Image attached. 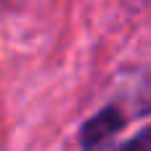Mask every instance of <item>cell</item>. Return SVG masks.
<instances>
[{
	"instance_id": "cell-1",
	"label": "cell",
	"mask_w": 151,
	"mask_h": 151,
	"mask_svg": "<svg viewBox=\"0 0 151 151\" xmlns=\"http://www.w3.org/2000/svg\"><path fill=\"white\" fill-rule=\"evenodd\" d=\"M122 125H125V117L114 106H109L101 114H96L82 127V146H85V151H98L109 138H114V133L122 130Z\"/></svg>"
},
{
	"instance_id": "cell-2",
	"label": "cell",
	"mask_w": 151,
	"mask_h": 151,
	"mask_svg": "<svg viewBox=\"0 0 151 151\" xmlns=\"http://www.w3.org/2000/svg\"><path fill=\"white\" fill-rule=\"evenodd\" d=\"M114 151H151V125L143 127L135 138H130V141H125L122 146H117Z\"/></svg>"
}]
</instances>
